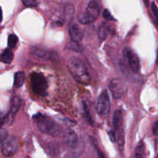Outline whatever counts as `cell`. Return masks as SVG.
Instances as JSON below:
<instances>
[{"instance_id": "4316f807", "label": "cell", "mask_w": 158, "mask_h": 158, "mask_svg": "<svg viewBox=\"0 0 158 158\" xmlns=\"http://www.w3.org/2000/svg\"><path fill=\"white\" fill-rule=\"evenodd\" d=\"M103 18L106 19H107V20H112V21H115V19H114V16L111 15L110 12H109V10H108V9H104V11H103Z\"/></svg>"}, {"instance_id": "7402d4cb", "label": "cell", "mask_w": 158, "mask_h": 158, "mask_svg": "<svg viewBox=\"0 0 158 158\" xmlns=\"http://www.w3.org/2000/svg\"><path fill=\"white\" fill-rule=\"evenodd\" d=\"M83 113H84V115H85V117H86V120H87V122L91 125V126H94V120H93L92 117L90 116V114H89V109H88V106H86V103H83Z\"/></svg>"}, {"instance_id": "ba28073f", "label": "cell", "mask_w": 158, "mask_h": 158, "mask_svg": "<svg viewBox=\"0 0 158 158\" xmlns=\"http://www.w3.org/2000/svg\"><path fill=\"white\" fill-rule=\"evenodd\" d=\"M19 149V140L13 136H9L2 142V153L5 157H12Z\"/></svg>"}, {"instance_id": "d4e9b609", "label": "cell", "mask_w": 158, "mask_h": 158, "mask_svg": "<svg viewBox=\"0 0 158 158\" xmlns=\"http://www.w3.org/2000/svg\"><path fill=\"white\" fill-rule=\"evenodd\" d=\"M23 3L27 7H35L39 5V2L35 0H23Z\"/></svg>"}, {"instance_id": "f1b7e54d", "label": "cell", "mask_w": 158, "mask_h": 158, "mask_svg": "<svg viewBox=\"0 0 158 158\" xmlns=\"http://www.w3.org/2000/svg\"><path fill=\"white\" fill-rule=\"evenodd\" d=\"M0 135H1V142L4 141L9 137V136H7V131L4 128H2L1 129V134H0Z\"/></svg>"}, {"instance_id": "4dcf8cb0", "label": "cell", "mask_w": 158, "mask_h": 158, "mask_svg": "<svg viewBox=\"0 0 158 158\" xmlns=\"http://www.w3.org/2000/svg\"><path fill=\"white\" fill-rule=\"evenodd\" d=\"M157 63H158V50H157Z\"/></svg>"}, {"instance_id": "603a6c76", "label": "cell", "mask_w": 158, "mask_h": 158, "mask_svg": "<svg viewBox=\"0 0 158 158\" xmlns=\"http://www.w3.org/2000/svg\"><path fill=\"white\" fill-rule=\"evenodd\" d=\"M151 9H152V13L153 15H154V22L155 23L156 26L158 28V9L154 2L151 3Z\"/></svg>"}, {"instance_id": "8992f818", "label": "cell", "mask_w": 158, "mask_h": 158, "mask_svg": "<svg viewBox=\"0 0 158 158\" xmlns=\"http://www.w3.org/2000/svg\"><path fill=\"white\" fill-rule=\"evenodd\" d=\"M123 55L128 69L134 73H138L140 68V63L137 54L130 47H125L123 50Z\"/></svg>"}, {"instance_id": "484cf974", "label": "cell", "mask_w": 158, "mask_h": 158, "mask_svg": "<svg viewBox=\"0 0 158 158\" xmlns=\"http://www.w3.org/2000/svg\"><path fill=\"white\" fill-rule=\"evenodd\" d=\"M91 139H92L93 140H94V142L92 141V143H93V145H94V148H96V150H97V154H98V157H99V158H105V157H104V155H103V153L101 152V151H100V148H98V146H97V140H95V139L94 138V137H90Z\"/></svg>"}, {"instance_id": "8fae6325", "label": "cell", "mask_w": 158, "mask_h": 158, "mask_svg": "<svg viewBox=\"0 0 158 158\" xmlns=\"http://www.w3.org/2000/svg\"><path fill=\"white\" fill-rule=\"evenodd\" d=\"M115 32V29L107 23H103L98 29V37L101 40H104Z\"/></svg>"}, {"instance_id": "7c38bea8", "label": "cell", "mask_w": 158, "mask_h": 158, "mask_svg": "<svg viewBox=\"0 0 158 158\" xmlns=\"http://www.w3.org/2000/svg\"><path fill=\"white\" fill-rule=\"evenodd\" d=\"M113 126L116 133L123 130V114L120 110H117L113 115Z\"/></svg>"}, {"instance_id": "83f0119b", "label": "cell", "mask_w": 158, "mask_h": 158, "mask_svg": "<svg viewBox=\"0 0 158 158\" xmlns=\"http://www.w3.org/2000/svg\"><path fill=\"white\" fill-rule=\"evenodd\" d=\"M109 137H110V139L111 141L113 142V143H115L116 140H117V136H116V132L114 131H109Z\"/></svg>"}, {"instance_id": "30bf717a", "label": "cell", "mask_w": 158, "mask_h": 158, "mask_svg": "<svg viewBox=\"0 0 158 158\" xmlns=\"http://www.w3.org/2000/svg\"><path fill=\"white\" fill-rule=\"evenodd\" d=\"M69 32L71 40L73 43H80L83 40V32L78 26V25L75 24V23H72V24L69 25Z\"/></svg>"}, {"instance_id": "ac0fdd59", "label": "cell", "mask_w": 158, "mask_h": 158, "mask_svg": "<svg viewBox=\"0 0 158 158\" xmlns=\"http://www.w3.org/2000/svg\"><path fill=\"white\" fill-rule=\"evenodd\" d=\"M13 60V53L10 49H6L1 55V61L3 63L9 64Z\"/></svg>"}, {"instance_id": "9a60e30c", "label": "cell", "mask_w": 158, "mask_h": 158, "mask_svg": "<svg viewBox=\"0 0 158 158\" xmlns=\"http://www.w3.org/2000/svg\"><path fill=\"white\" fill-rule=\"evenodd\" d=\"M22 105V100L18 96H15L12 97V102H11V106L9 109V113H11L13 115H15L16 113L18 112L19 110L20 109V106Z\"/></svg>"}, {"instance_id": "6da1fadb", "label": "cell", "mask_w": 158, "mask_h": 158, "mask_svg": "<svg viewBox=\"0 0 158 158\" xmlns=\"http://www.w3.org/2000/svg\"><path fill=\"white\" fill-rule=\"evenodd\" d=\"M33 120L36 123L37 127L43 134H49L52 137H58L63 134L61 127L48 116L39 113L34 116Z\"/></svg>"}, {"instance_id": "44dd1931", "label": "cell", "mask_w": 158, "mask_h": 158, "mask_svg": "<svg viewBox=\"0 0 158 158\" xmlns=\"http://www.w3.org/2000/svg\"><path fill=\"white\" fill-rule=\"evenodd\" d=\"M117 144H118L119 148L120 150L123 149V146H124V131L121 130L120 131L117 133Z\"/></svg>"}, {"instance_id": "2e32d148", "label": "cell", "mask_w": 158, "mask_h": 158, "mask_svg": "<svg viewBox=\"0 0 158 158\" xmlns=\"http://www.w3.org/2000/svg\"><path fill=\"white\" fill-rule=\"evenodd\" d=\"M134 158H146V147L143 141H140L137 143L135 149Z\"/></svg>"}, {"instance_id": "ffe728a7", "label": "cell", "mask_w": 158, "mask_h": 158, "mask_svg": "<svg viewBox=\"0 0 158 158\" xmlns=\"http://www.w3.org/2000/svg\"><path fill=\"white\" fill-rule=\"evenodd\" d=\"M19 39L15 34H10L8 37V46L9 49H13L16 46L17 43H18Z\"/></svg>"}, {"instance_id": "9c48e42d", "label": "cell", "mask_w": 158, "mask_h": 158, "mask_svg": "<svg viewBox=\"0 0 158 158\" xmlns=\"http://www.w3.org/2000/svg\"><path fill=\"white\" fill-rule=\"evenodd\" d=\"M109 89L112 94L113 97L117 100L121 98L126 90L123 83L119 79H113L110 82Z\"/></svg>"}, {"instance_id": "4fadbf2b", "label": "cell", "mask_w": 158, "mask_h": 158, "mask_svg": "<svg viewBox=\"0 0 158 158\" xmlns=\"http://www.w3.org/2000/svg\"><path fill=\"white\" fill-rule=\"evenodd\" d=\"M32 52L33 55H35L38 58L43 59V60H49L50 58V52L46 50L43 46H33L32 48Z\"/></svg>"}, {"instance_id": "5b68a950", "label": "cell", "mask_w": 158, "mask_h": 158, "mask_svg": "<svg viewBox=\"0 0 158 158\" xmlns=\"http://www.w3.org/2000/svg\"><path fill=\"white\" fill-rule=\"evenodd\" d=\"M31 89L35 94L44 97L47 94L48 83L43 74L37 72H32L30 74Z\"/></svg>"}, {"instance_id": "f546056e", "label": "cell", "mask_w": 158, "mask_h": 158, "mask_svg": "<svg viewBox=\"0 0 158 158\" xmlns=\"http://www.w3.org/2000/svg\"><path fill=\"white\" fill-rule=\"evenodd\" d=\"M153 133L155 135H157L158 134V120L154 123V127H153Z\"/></svg>"}, {"instance_id": "277c9868", "label": "cell", "mask_w": 158, "mask_h": 158, "mask_svg": "<svg viewBox=\"0 0 158 158\" xmlns=\"http://www.w3.org/2000/svg\"><path fill=\"white\" fill-rule=\"evenodd\" d=\"M100 12V5L96 1L88 2L86 9L83 12L78 15V21L81 24H89L97 20Z\"/></svg>"}, {"instance_id": "e0dca14e", "label": "cell", "mask_w": 158, "mask_h": 158, "mask_svg": "<svg viewBox=\"0 0 158 158\" xmlns=\"http://www.w3.org/2000/svg\"><path fill=\"white\" fill-rule=\"evenodd\" d=\"M25 73L23 71H19L14 76V86L15 88H20L25 82Z\"/></svg>"}, {"instance_id": "cb8c5ba5", "label": "cell", "mask_w": 158, "mask_h": 158, "mask_svg": "<svg viewBox=\"0 0 158 158\" xmlns=\"http://www.w3.org/2000/svg\"><path fill=\"white\" fill-rule=\"evenodd\" d=\"M68 48H69L72 50L77 51V52H80V51L83 50V47H82L80 43H73V42H72V43L68 45Z\"/></svg>"}, {"instance_id": "3957f363", "label": "cell", "mask_w": 158, "mask_h": 158, "mask_svg": "<svg viewBox=\"0 0 158 158\" xmlns=\"http://www.w3.org/2000/svg\"><path fill=\"white\" fill-rule=\"evenodd\" d=\"M63 140L66 146L72 151L74 157L81 155L83 150V145L82 141H80L78 136L71 129H67L63 132Z\"/></svg>"}, {"instance_id": "1f68e13d", "label": "cell", "mask_w": 158, "mask_h": 158, "mask_svg": "<svg viewBox=\"0 0 158 158\" xmlns=\"http://www.w3.org/2000/svg\"><path fill=\"white\" fill-rule=\"evenodd\" d=\"M156 158H158V155H157V157H156Z\"/></svg>"}, {"instance_id": "5bb4252c", "label": "cell", "mask_w": 158, "mask_h": 158, "mask_svg": "<svg viewBox=\"0 0 158 158\" xmlns=\"http://www.w3.org/2000/svg\"><path fill=\"white\" fill-rule=\"evenodd\" d=\"M74 11H75V8H74L73 5L71 3L66 4L63 9V16H64L65 19L69 23H70L73 19Z\"/></svg>"}, {"instance_id": "52a82bcc", "label": "cell", "mask_w": 158, "mask_h": 158, "mask_svg": "<svg viewBox=\"0 0 158 158\" xmlns=\"http://www.w3.org/2000/svg\"><path fill=\"white\" fill-rule=\"evenodd\" d=\"M97 113L102 117H106L110 110V101L107 91L103 90L100 94L96 106Z\"/></svg>"}, {"instance_id": "d6986e66", "label": "cell", "mask_w": 158, "mask_h": 158, "mask_svg": "<svg viewBox=\"0 0 158 158\" xmlns=\"http://www.w3.org/2000/svg\"><path fill=\"white\" fill-rule=\"evenodd\" d=\"M14 117H15V115H13V114H12L9 112L8 113V114L2 118V127L10 126V125L13 123Z\"/></svg>"}, {"instance_id": "d6a6232c", "label": "cell", "mask_w": 158, "mask_h": 158, "mask_svg": "<svg viewBox=\"0 0 158 158\" xmlns=\"http://www.w3.org/2000/svg\"><path fill=\"white\" fill-rule=\"evenodd\" d=\"M27 158H28V157H27Z\"/></svg>"}, {"instance_id": "7a4b0ae2", "label": "cell", "mask_w": 158, "mask_h": 158, "mask_svg": "<svg viewBox=\"0 0 158 158\" xmlns=\"http://www.w3.org/2000/svg\"><path fill=\"white\" fill-rule=\"evenodd\" d=\"M68 69L76 80L83 84H86L90 82V76L87 70L86 65L78 57H71L68 60Z\"/></svg>"}]
</instances>
